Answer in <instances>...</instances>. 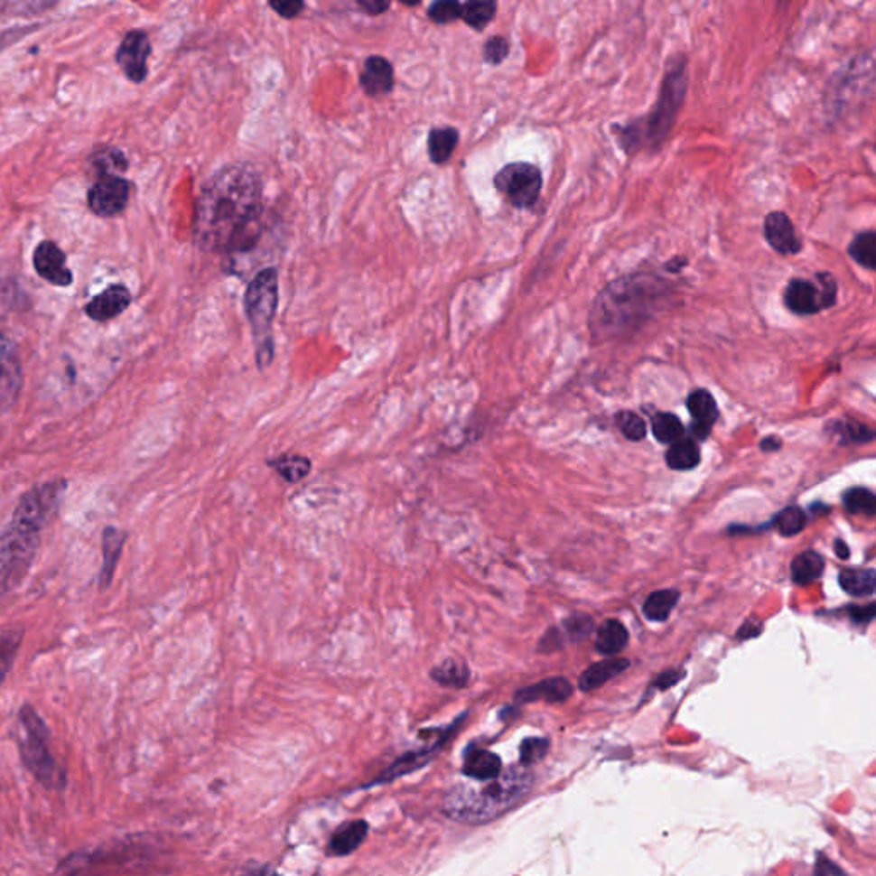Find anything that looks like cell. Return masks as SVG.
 <instances>
[{
    "label": "cell",
    "mask_w": 876,
    "mask_h": 876,
    "mask_svg": "<svg viewBox=\"0 0 876 876\" xmlns=\"http://www.w3.org/2000/svg\"><path fill=\"white\" fill-rule=\"evenodd\" d=\"M262 200L264 185L252 164L223 166L202 185L197 199L195 245L210 254L250 248L259 238Z\"/></svg>",
    "instance_id": "obj_1"
},
{
    "label": "cell",
    "mask_w": 876,
    "mask_h": 876,
    "mask_svg": "<svg viewBox=\"0 0 876 876\" xmlns=\"http://www.w3.org/2000/svg\"><path fill=\"white\" fill-rule=\"evenodd\" d=\"M533 784L535 778L529 770L524 767H510L508 770H502L497 779L487 780L481 787H454L445 796V813L461 824H488L512 810L529 795Z\"/></svg>",
    "instance_id": "obj_2"
},
{
    "label": "cell",
    "mask_w": 876,
    "mask_h": 876,
    "mask_svg": "<svg viewBox=\"0 0 876 876\" xmlns=\"http://www.w3.org/2000/svg\"><path fill=\"white\" fill-rule=\"evenodd\" d=\"M686 93V59L675 57L669 61V67L666 70L665 81L661 86V93L652 108L646 124L632 122L620 129V144L627 153H635L644 144L659 147L669 134L675 124V118L682 108L683 99Z\"/></svg>",
    "instance_id": "obj_3"
},
{
    "label": "cell",
    "mask_w": 876,
    "mask_h": 876,
    "mask_svg": "<svg viewBox=\"0 0 876 876\" xmlns=\"http://www.w3.org/2000/svg\"><path fill=\"white\" fill-rule=\"evenodd\" d=\"M663 288L659 279L648 276H627L611 283L601 293L592 310V322L600 331H621L632 322H642L656 307Z\"/></svg>",
    "instance_id": "obj_4"
},
{
    "label": "cell",
    "mask_w": 876,
    "mask_h": 876,
    "mask_svg": "<svg viewBox=\"0 0 876 876\" xmlns=\"http://www.w3.org/2000/svg\"><path fill=\"white\" fill-rule=\"evenodd\" d=\"M47 524L36 512L16 507L0 535V596L16 591L26 579Z\"/></svg>",
    "instance_id": "obj_5"
},
{
    "label": "cell",
    "mask_w": 876,
    "mask_h": 876,
    "mask_svg": "<svg viewBox=\"0 0 876 876\" xmlns=\"http://www.w3.org/2000/svg\"><path fill=\"white\" fill-rule=\"evenodd\" d=\"M277 298V271L275 267L260 271L245 293V313L252 327L256 358L260 370L267 368L275 359L273 322L276 315Z\"/></svg>",
    "instance_id": "obj_6"
},
{
    "label": "cell",
    "mask_w": 876,
    "mask_h": 876,
    "mask_svg": "<svg viewBox=\"0 0 876 876\" xmlns=\"http://www.w3.org/2000/svg\"><path fill=\"white\" fill-rule=\"evenodd\" d=\"M19 721L26 734L24 740H21L19 743L21 757L26 769L50 789L64 787V770L57 765L50 753V731L43 719L36 714L32 705H24L19 713Z\"/></svg>",
    "instance_id": "obj_7"
},
{
    "label": "cell",
    "mask_w": 876,
    "mask_h": 876,
    "mask_svg": "<svg viewBox=\"0 0 876 876\" xmlns=\"http://www.w3.org/2000/svg\"><path fill=\"white\" fill-rule=\"evenodd\" d=\"M816 284L803 277H795L784 290V305L796 315H815L830 309L837 302V281L830 273H818Z\"/></svg>",
    "instance_id": "obj_8"
},
{
    "label": "cell",
    "mask_w": 876,
    "mask_h": 876,
    "mask_svg": "<svg viewBox=\"0 0 876 876\" xmlns=\"http://www.w3.org/2000/svg\"><path fill=\"white\" fill-rule=\"evenodd\" d=\"M495 189L517 210H531L543 189L541 170L531 163H508L493 179Z\"/></svg>",
    "instance_id": "obj_9"
},
{
    "label": "cell",
    "mask_w": 876,
    "mask_h": 876,
    "mask_svg": "<svg viewBox=\"0 0 876 876\" xmlns=\"http://www.w3.org/2000/svg\"><path fill=\"white\" fill-rule=\"evenodd\" d=\"M21 389L23 367L16 346L4 332H0V413L16 405Z\"/></svg>",
    "instance_id": "obj_10"
},
{
    "label": "cell",
    "mask_w": 876,
    "mask_h": 876,
    "mask_svg": "<svg viewBox=\"0 0 876 876\" xmlns=\"http://www.w3.org/2000/svg\"><path fill=\"white\" fill-rule=\"evenodd\" d=\"M129 182L120 177H105L98 180L88 194V202L91 211L101 216L110 218L124 211L129 202Z\"/></svg>",
    "instance_id": "obj_11"
},
{
    "label": "cell",
    "mask_w": 876,
    "mask_h": 876,
    "mask_svg": "<svg viewBox=\"0 0 876 876\" xmlns=\"http://www.w3.org/2000/svg\"><path fill=\"white\" fill-rule=\"evenodd\" d=\"M151 55V43L144 32L134 30L126 34L116 50V62L130 81L143 82L147 78V59Z\"/></svg>",
    "instance_id": "obj_12"
},
{
    "label": "cell",
    "mask_w": 876,
    "mask_h": 876,
    "mask_svg": "<svg viewBox=\"0 0 876 876\" xmlns=\"http://www.w3.org/2000/svg\"><path fill=\"white\" fill-rule=\"evenodd\" d=\"M763 235L769 245L782 256L799 254L803 244L796 235L795 225L786 212L774 211L765 216Z\"/></svg>",
    "instance_id": "obj_13"
},
{
    "label": "cell",
    "mask_w": 876,
    "mask_h": 876,
    "mask_svg": "<svg viewBox=\"0 0 876 876\" xmlns=\"http://www.w3.org/2000/svg\"><path fill=\"white\" fill-rule=\"evenodd\" d=\"M34 269L45 281L55 286L72 284V273L65 266V254L53 242H42L34 252Z\"/></svg>",
    "instance_id": "obj_14"
},
{
    "label": "cell",
    "mask_w": 876,
    "mask_h": 876,
    "mask_svg": "<svg viewBox=\"0 0 876 876\" xmlns=\"http://www.w3.org/2000/svg\"><path fill=\"white\" fill-rule=\"evenodd\" d=\"M359 84L368 97H386L394 89V67L386 57L370 55L365 59Z\"/></svg>",
    "instance_id": "obj_15"
},
{
    "label": "cell",
    "mask_w": 876,
    "mask_h": 876,
    "mask_svg": "<svg viewBox=\"0 0 876 876\" xmlns=\"http://www.w3.org/2000/svg\"><path fill=\"white\" fill-rule=\"evenodd\" d=\"M130 300V292L124 284H114L88 303L86 313L97 322H105L129 309Z\"/></svg>",
    "instance_id": "obj_16"
},
{
    "label": "cell",
    "mask_w": 876,
    "mask_h": 876,
    "mask_svg": "<svg viewBox=\"0 0 876 876\" xmlns=\"http://www.w3.org/2000/svg\"><path fill=\"white\" fill-rule=\"evenodd\" d=\"M686 407L692 415V430L695 437L707 438L719 418V409L713 394L705 389L694 390L686 399Z\"/></svg>",
    "instance_id": "obj_17"
},
{
    "label": "cell",
    "mask_w": 876,
    "mask_h": 876,
    "mask_svg": "<svg viewBox=\"0 0 876 876\" xmlns=\"http://www.w3.org/2000/svg\"><path fill=\"white\" fill-rule=\"evenodd\" d=\"M462 772L472 780L487 782L502 774V760L497 753L485 748L471 747L464 755Z\"/></svg>",
    "instance_id": "obj_18"
},
{
    "label": "cell",
    "mask_w": 876,
    "mask_h": 876,
    "mask_svg": "<svg viewBox=\"0 0 876 876\" xmlns=\"http://www.w3.org/2000/svg\"><path fill=\"white\" fill-rule=\"evenodd\" d=\"M572 694H573L572 683L568 682L567 678L554 676L522 688L516 694V702L529 704V702L545 700L550 704H556V702H565L567 698L572 697Z\"/></svg>",
    "instance_id": "obj_19"
},
{
    "label": "cell",
    "mask_w": 876,
    "mask_h": 876,
    "mask_svg": "<svg viewBox=\"0 0 876 876\" xmlns=\"http://www.w3.org/2000/svg\"><path fill=\"white\" fill-rule=\"evenodd\" d=\"M127 535L114 526L103 531V567L99 572V587L107 589L114 581L115 568L120 560V553L126 545Z\"/></svg>",
    "instance_id": "obj_20"
},
{
    "label": "cell",
    "mask_w": 876,
    "mask_h": 876,
    "mask_svg": "<svg viewBox=\"0 0 876 876\" xmlns=\"http://www.w3.org/2000/svg\"><path fill=\"white\" fill-rule=\"evenodd\" d=\"M630 666L629 659H606L596 665L589 666L579 678V688L582 692H592L601 685L613 680Z\"/></svg>",
    "instance_id": "obj_21"
},
{
    "label": "cell",
    "mask_w": 876,
    "mask_h": 876,
    "mask_svg": "<svg viewBox=\"0 0 876 876\" xmlns=\"http://www.w3.org/2000/svg\"><path fill=\"white\" fill-rule=\"evenodd\" d=\"M430 678L443 688L461 690L470 683V666L466 665V661H462V659L449 657L435 667H432Z\"/></svg>",
    "instance_id": "obj_22"
},
{
    "label": "cell",
    "mask_w": 876,
    "mask_h": 876,
    "mask_svg": "<svg viewBox=\"0 0 876 876\" xmlns=\"http://www.w3.org/2000/svg\"><path fill=\"white\" fill-rule=\"evenodd\" d=\"M267 466L283 478L286 483L294 485L305 480L312 471V461L305 455L281 454L267 461Z\"/></svg>",
    "instance_id": "obj_23"
},
{
    "label": "cell",
    "mask_w": 876,
    "mask_h": 876,
    "mask_svg": "<svg viewBox=\"0 0 876 876\" xmlns=\"http://www.w3.org/2000/svg\"><path fill=\"white\" fill-rule=\"evenodd\" d=\"M368 832V825L363 820H355L349 824H344L340 830L331 839L329 849L336 856H346L353 851H357L359 844L365 841Z\"/></svg>",
    "instance_id": "obj_24"
},
{
    "label": "cell",
    "mask_w": 876,
    "mask_h": 876,
    "mask_svg": "<svg viewBox=\"0 0 876 876\" xmlns=\"http://www.w3.org/2000/svg\"><path fill=\"white\" fill-rule=\"evenodd\" d=\"M459 143V132L455 127H435L428 134V156L435 164L449 162Z\"/></svg>",
    "instance_id": "obj_25"
},
{
    "label": "cell",
    "mask_w": 876,
    "mask_h": 876,
    "mask_svg": "<svg viewBox=\"0 0 876 876\" xmlns=\"http://www.w3.org/2000/svg\"><path fill=\"white\" fill-rule=\"evenodd\" d=\"M839 584L851 596H871L875 592L876 572L873 568H845L839 575Z\"/></svg>",
    "instance_id": "obj_26"
},
{
    "label": "cell",
    "mask_w": 876,
    "mask_h": 876,
    "mask_svg": "<svg viewBox=\"0 0 876 876\" xmlns=\"http://www.w3.org/2000/svg\"><path fill=\"white\" fill-rule=\"evenodd\" d=\"M629 644V632L617 620H608L604 621L598 630L596 637V649L600 650L604 656H615L618 652L627 648Z\"/></svg>",
    "instance_id": "obj_27"
},
{
    "label": "cell",
    "mask_w": 876,
    "mask_h": 876,
    "mask_svg": "<svg viewBox=\"0 0 876 876\" xmlns=\"http://www.w3.org/2000/svg\"><path fill=\"white\" fill-rule=\"evenodd\" d=\"M700 462L698 445L692 438H680L671 443L666 452L667 468L675 471H688L697 468Z\"/></svg>",
    "instance_id": "obj_28"
},
{
    "label": "cell",
    "mask_w": 876,
    "mask_h": 876,
    "mask_svg": "<svg viewBox=\"0 0 876 876\" xmlns=\"http://www.w3.org/2000/svg\"><path fill=\"white\" fill-rule=\"evenodd\" d=\"M825 560L816 552H803L791 562V577L796 584H806L820 579Z\"/></svg>",
    "instance_id": "obj_29"
},
{
    "label": "cell",
    "mask_w": 876,
    "mask_h": 876,
    "mask_svg": "<svg viewBox=\"0 0 876 876\" xmlns=\"http://www.w3.org/2000/svg\"><path fill=\"white\" fill-rule=\"evenodd\" d=\"M497 2L491 0H471L462 4L461 19L476 32H483L497 14Z\"/></svg>",
    "instance_id": "obj_30"
},
{
    "label": "cell",
    "mask_w": 876,
    "mask_h": 876,
    "mask_svg": "<svg viewBox=\"0 0 876 876\" xmlns=\"http://www.w3.org/2000/svg\"><path fill=\"white\" fill-rule=\"evenodd\" d=\"M680 600V592L675 589H665L652 592L642 606V613L650 621H666Z\"/></svg>",
    "instance_id": "obj_31"
},
{
    "label": "cell",
    "mask_w": 876,
    "mask_h": 876,
    "mask_svg": "<svg viewBox=\"0 0 876 876\" xmlns=\"http://www.w3.org/2000/svg\"><path fill=\"white\" fill-rule=\"evenodd\" d=\"M847 254L856 260L860 266L868 271H875L876 267V235L875 231H862L858 233L853 242L847 247Z\"/></svg>",
    "instance_id": "obj_32"
},
{
    "label": "cell",
    "mask_w": 876,
    "mask_h": 876,
    "mask_svg": "<svg viewBox=\"0 0 876 876\" xmlns=\"http://www.w3.org/2000/svg\"><path fill=\"white\" fill-rule=\"evenodd\" d=\"M23 637H24L23 629H11L0 635V685L7 678V675L14 666Z\"/></svg>",
    "instance_id": "obj_33"
},
{
    "label": "cell",
    "mask_w": 876,
    "mask_h": 876,
    "mask_svg": "<svg viewBox=\"0 0 876 876\" xmlns=\"http://www.w3.org/2000/svg\"><path fill=\"white\" fill-rule=\"evenodd\" d=\"M875 493L868 488L856 487L847 489L843 497L845 510L849 514H860L873 517L876 512Z\"/></svg>",
    "instance_id": "obj_34"
},
{
    "label": "cell",
    "mask_w": 876,
    "mask_h": 876,
    "mask_svg": "<svg viewBox=\"0 0 876 876\" xmlns=\"http://www.w3.org/2000/svg\"><path fill=\"white\" fill-rule=\"evenodd\" d=\"M91 164L97 168L99 179H105V177H118L116 173H120L127 168V160L118 149L107 147V149H101V151H97L93 154Z\"/></svg>",
    "instance_id": "obj_35"
},
{
    "label": "cell",
    "mask_w": 876,
    "mask_h": 876,
    "mask_svg": "<svg viewBox=\"0 0 876 876\" xmlns=\"http://www.w3.org/2000/svg\"><path fill=\"white\" fill-rule=\"evenodd\" d=\"M652 432H654V437L657 438L659 442L671 445V443H675V442L683 438L685 428H683V423L680 422V418L676 415L657 413L652 418Z\"/></svg>",
    "instance_id": "obj_36"
},
{
    "label": "cell",
    "mask_w": 876,
    "mask_h": 876,
    "mask_svg": "<svg viewBox=\"0 0 876 876\" xmlns=\"http://www.w3.org/2000/svg\"><path fill=\"white\" fill-rule=\"evenodd\" d=\"M437 747L424 748V750H420V751H411V753H407L405 757H401L397 762L390 765L387 772L382 776V779H396L399 776L409 774L415 769H420L423 763L428 762V759L433 755V751H435V748Z\"/></svg>",
    "instance_id": "obj_37"
},
{
    "label": "cell",
    "mask_w": 876,
    "mask_h": 876,
    "mask_svg": "<svg viewBox=\"0 0 876 876\" xmlns=\"http://www.w3.org/2000/svg\"><path fill=\"white\" fill-rule=\"evenodd\" d=\"M806 514L799 507H787L780 510L774 519V526L782 536L799 535L806 526Z\"/></svg>",
    "instance_id": "obj_38"
},
{
    "label": "cell",
    "mask_w": 876,
    "mask_h": 876,
    "mask_svg": "<svg viewBox=\"0 0 876 876\" xmlns=\"http://www.w3.org/2000/svg\"><path fill=\"white\" fill-rule=\"evenodd\" d=\"M615 423L620 428V432L629 438V440H633V442H638L642 438L646 437L648 433V428H646V422L637 415V413H632V411H621L618 413L615 416Z\"/></svg>",
    "instance_id": "obj_39"
},
{
    "label": "cell",
    "mask_w": 876,
    "mask_h": 876,
    "mask_svg": "<svg viewBox=\"0 0 876 876\" xmlns=\"http://www.w3.org/2000/svg\"><path fill=\"white\" fill-rule=\"evenodd\" d=\"M462 4L455 0H438L428 7V17L437 24H449L461 19Z\"/></svg>",
    "instance_id": "obj_40"
},
{
    "label": "cell",
    "mask_w": 876,
    "mask_h": 876,
    "mask_svg": "<svg viewBox=\"0 0 876 876\" xmlns=\"http://www.w3.org/2000/svg\"><path fill=\"white\" fill-rule=\"evenodd\" d=\"M550 748L548 738H526L520 745V763L522 767H529L541 760Z\"/></svg>",
    "instance_id": "obj_41"
},
{
    "label": "cell",
    "mask_w": 876,
    "mask_h": 876,
    "mask_svg": "<svg viewBox=\"0 0 876 876\" xmlns=\"http://www.w3.org/2000/svg\"><path fill=\"white\" fill-rule=\"evenodd\" d=\"M835 428H837V433L844 437V442H860V443H864V442H870L875 437L873 430L870 426H866L864 423L856 422V420H844L843 423H835Z\"/></svg>",
    "instance_id": "obj_42"
},
{
    "label": "cell",
    "mask_w": 876,
    "mask_h": 876,
    "mask_svg": "<svg viewBox=\"0 0 876 876\" xmlns=\"http://www.w3.org/2000/svg\"><path fill=\"white\" fill-rule=\"evenodd\" d=\"M510 43L503 36H491L488 38L485 47H483V59L489 65H500L508 57Z\"/></svg>",
    "instance_id": "obj_43"
},
{
    "label": "cell",
    "mask_w": 876,
    "mask_h": 876,
    "mask_svg": "<svg viewBox=\"0 0 876 876\" xmlns=\"http://www.w3.org/2000/svg\"><path fill=\"white\" fill-rule=\"evenodd\" d=\"M565 629L572 638H582L592 630V618L585 615H573L565 621Z\"/></svg>",
    "instance_id": "obj_44"
},
{
    "label": "cell",
    "mask_w": 876,
    "mask_h": 876,
    "mask_svg": "<svg viewBox=\"0 0 876 876\" xmlns=\"http://www.w3.org/2000/svg\"><path fill=\"white\" fill-rule=\"evenodd\" d=\"M269 5L276 11L279 16L284 17V19H293V17L298 16L305 7L303 2H294V0H284V2L271 0Z\"/></svg>",
    "instance_id": "obj_45"
},
{
    "label": "cell",
    "mask_w": 876,
    "mask_h": 876,
    "mask_svg": "<svg viewBox=\"0 0 876 876\" xmlns=\"http://www.w3.org/2000/svg\"><path fill=\"white\" fill-rule=\"evenodd\" d=\"M875 613L876 606L873 602L868 604V606H851V608H847V615L853 618L854 623H860V625H862V623L864 625L871 623L873 618H875Z\"/></svg>",
    "instance_id": "obj_46"
},
{
    "label": "cell",
    "mask_w": 876,
    "mask_h": 876,
    "mask_svg": "<svg viewBox=\"0 0 876 876\" xmlns=\"http://www.w3.org/2000/svg\"><path fill=\"white\" fill-rule=\"evenodd\" d=\"M357 4L359 9H363L370 16L384 14L390 7L389 2L386 0H358Z\"/></svg>",
    "instance_id": "obj_47"
},
{
    "label": "cell",
    "mask_w": 876,
    "mask_h": 876,
    "mask_svg": "<svg viewBox=\"0 0 876 876\" xmlns=\"http://www.w3.org/2000/svg\"><path fill=\"white\" fill-rule=\"evenodd\" d=\"M682 678H683L682 671H675V669H669V671H666V673H661V675H659V676L656 678V682H654V686H656V688H659V690H666V688H669V686H673V685H676V683L680 682Z\"/></svg>",
    "instance_id": "obj_48"
},
{
    "label": "cell",
    "mask_w": 876,
    "mask_h": 876,
    "mask_svg": "<svg viewBox=\"0 0 876 876\" xmlns=\"http://www.w3.org/2000/svg\"><path fill=\"white\" fill-rule=\"evenodd\" d=\"M760 632H762V625L753 623V621H748V623L743 625V629L738 632V638H741V640L753 638V637H757Z\"/></svg>",
    "instance_id": "obj_49"
},
{
    "label": "cell",
    "mask_w": 876,
    "mask_h": 876,
    "mask_svg": "<svg viewBox=\"0 0 876 876\" xmlns=\"http://www.w3.org/2000/svg\"><path fill=\"white\" fill-rule=\"evenodd\" d=\"M760 447H762V451H769V452L778 451V449H780V440L776 437L765 438V440H762Z\"/></svg>",
    "instance_id": "obj_50"
},
{
    "label": "cell",
    "mask_w": 876,
    "mask_h": 876,
    "mask_svg": "<svg viewBox=\"0 0 876 876\" xmlns=\"http://www.w3.org/2000/svg\"><path fill=\"white\" fill-rule=\"evenodd\" d=\"M834 550H835V554H839V558H849V548L845 546L844 541H835L834 545Z\"/></svg>",
    "instance_id": "obj_51"
},
{
    "label": "cell",
    "mask_w": 876,
    "mask_h": 876,
    "mask_svg": "<svg viewBox=\"0 0 876 876\" xmlns=\"http://www.w3.org/2000/svg\"><path fill=\"white\" fill-rule=\"evenodd\" d=\"M683 266H686V259L680 260L678 264H676V262H675V259H673L671 260V262H667L665 267L666 269H667V271H678V269H680V267H683Z\"/></svg>",
    "instance_id": "obj_52"
}]
</instances>
